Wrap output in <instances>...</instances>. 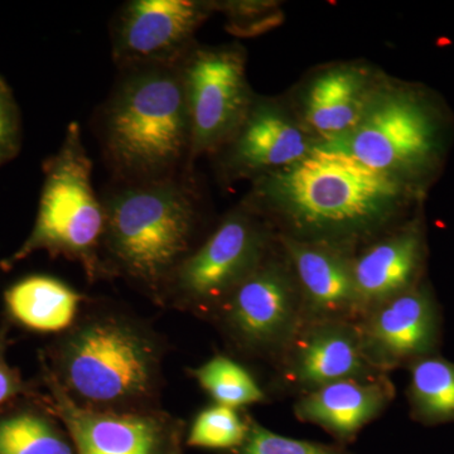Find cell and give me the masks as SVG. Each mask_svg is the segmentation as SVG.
Masks as SVG:
<instances>
[{
  "instance_id": "30bf717a",
  "label": "cell",
  "mask_w": 454,
  "mask_h": 454,
  "mask_svg": "<svg viewBox=\"0 0 454 454\" xmlns=\"http://www.w3.org/2000/svg\"><path fill=\"white\" fill-rule=\"evenodd\" d=\"M44 404L56 415L76 454H184L186 423L160 409L134 413L94 411L73 400L42 373Z\"/></svg>"
},
{
  "instance_id": "6da1fadb",
  "label": "cell",
  "mask_w": 454,
  "mask_h": 454,
  "mask_svg": "<svg viewBox=\"0 0 454 454\" xmlns=\"http://www.w3.org/2000/svg\"><path fill=\"white\" fill-rule=\"evenodd\" d=\"M419 192L351 155L317 145L300 162L256 178L247 202L277 236L356 252L403 223Z\"/></svg>"
},
{
  "instance_id": "8992f818",
  "label": "cell",
  "mask_w": 454,
  "mask_h": 454,
  "mask_svg": "<svg viewBox=\"0 0 454 454\" xmlns=\"http://www.w3.org/2000/svg\"><path fill=\"white\" fill-rule=\"evenodd\" d=\"M46 178L31 234L3 268L37 252L64 256L82 264L90 279L106 276L104 262L106 208L92 184V162L82 128L71 122L59 152L44 166Z\"/></svg>"
},
{
  "instance_id": "d6986e66",
  "label": "cell",
  "mask_w": 454,
  "mask_h": 454,
  "mask_svg": "<svg viewBox=\"0 0 454 454\" xmlns=\"http://www.w3.org/2000/svg\"><path fill=\"white\" fill-rule=\"evenodd\" d=\"M83 295L62 280L50 276H29L4 293L9 319L37 333H65L77 319Z\"/></svg>"
},
{
  "instance_id": "484cf974",
  "label": "cell",
  "mask_w": 454,
  "mask_h": 454,
  "mask_svg": "<svg viewBox=\"0 0 454 454\" xmlns=\"http://www.w3.org/2000/svg\"><path fill=\"white\" fill-rule=\"evenodd\" d=\"M8 336L7 327H0V409L16 400L31 396L35 391L23 381L20 372L9 365L7 361Z\"/></svg>"
},
{
  "instance_id": "5b68a950",
  "label": "cell",
  "mask_w": 454,
  "mask_h": 454,
  "mask_svg": "<svg viewBox=\"0 0 454 454\" xmlns=\"http://www.w3.org/2000/svg\"><path fill=\"white\" fill-rule=\"evenodd\" d=\"M450 116L427 90L382 82L348 136L318 145L422 191L447 153Z\"/></svg>"
},
{
  "instance_id": "9a60e30c",
  "label": "cell",
  "mask_w": 454,
  "mask_h": 454,
  "mask_svg": "<svg viewBox=\"0 0 454 454\" xmlns=\"http://www.w3.org/2000/svg\"><path fill=\"white\" fill-rule=\"evenodd\" d=\"M317 145L297 115L273 101L254 98L240 127L223 148V166L231 178L256 179L300 162Z\"/></svg>"
},
{
  "instance_id": "d4e9b609",
  "label": "cell",
  "mask_w": 454,
  "mask_h": 454,
  "mask_svg": "<svg viewBox=\"0 0 454 454\" xmlns=\"http://www.w3.org/2000/svg\"><path fill=\"white\" fill-rule=\"evenodd\" d=\"M20 114L7 83L0 79V166L17 154L20 148Z\"/></svg>"
},
{
  "instance_id": "7a4b0ae2",
  "label": "cell",
  "mask_w": 454,
  "mask_h": 454,
  "mask_svg": "<svg viewBox=\"0 0 454 454\" xmlns=\"http://www.w3.org/2000/svg\"><path fill=\"white\" fill-rule=\"evenodd\" d=\"M166 346L130 313L98 309L79 317L42 357V373L74 404L134 413L160 408Z\"/></svg>"
},
{
  "instance_id": "7c38bea8",
  "label": "cell",
  "mask_w": 454,
  "mask_h": 454,
  "mask_svg": "<svg viewBox=\"0 0 454 454\" xmlns=\"http://www.w3.org/2000/svg\"><path fill=\"white\" fill-rule=\"evenodd\" d=\"M370 365L381 373L406 369L415 361L439 355L443 317L426 280L366 313L357 322Z\"/></svg>"
},
{
  "instance_id": "8fae6325",
  "label": "cell",
  "mask_w": 454,
  "mask_h": 454,
  "mask_svg": "<svg viewBox=\"0 0 454 454\" xmlns=\"http://www.w3.org/2000/svg\"><path fill=\"white\" fill-rule=\"evenodd\" d=\"M271 367L268 394L294 399L333 382L382 375L364 354L357 322L349 321L301 322Z\"/></svg>"
},
{
  "instance_id": "ffe728a7",
  "label": "cell",
  "mask_w": 454,
  "mask_h": 454,
  "mask_svg": "<svg viewBox=\"0 0 454 454\" xmlns=\"http://www.w3.org/2000/svg\"><path fill=\"white\" fill-rule=\"evenodd\" d=\"M0 454H76L73 439L40 394L0 409Z\"/></svg>"
},
{
  "instance_id": "277c9868",
  "label": "cell",
  "mask_w": 454,
  "mask_h": 454,
  "mask_svg": "<svg viewBox=\"0 0 454 454\" xmlns=\"http://www.w3.org/2000/svg\"><path fill=\"white\" fill-rule=\"evenodd\" d=\"M103 143L125 184L173 177L190 160V118L179 64L130 68L104 110Z\"/></svg>"
},
{
  "instance_id": "603a6c76",
  "label": "cell",
  "mask_w": 454,
  "mask_h": 454,
  "mask_svg": "<svg viewBox=\"0 0 454 454\" xmlns=\"http://www.w3.org/2000/svg\"><path fill=\"white\" fill-rule=\"evenodd\" d=\"M252 417L245 409L214 403L195 415L186 430L184 446L220 453L235 450L247 438Z\"/></svg>"
},
{
  "instance_id": "52a82bcc",
  "label": "cell",
  "mask_w": 454,
  "mask_h": 454,
  "mask_svg": "<svg viewBox=\"0 0 454 454\" xmlns=\"http://www.w3.org/2000/svg\"><path fill=\"white\" fill-rule=\"evenodd\" d=\"M276 245V232L244 202L230 211L176 269L164 291L163 306L210 321L230 293L264 262Z\"/></svg>"
},
{
  "instance_id": "ba28073f",
  "label": "cell",
  "mask_w": 454,
  "mask_h": 454,
  "mask_svg": "<svg viewBox=\"0 0 454 454\" xmlns=\"http://www.w3.org/2000/svg\"><path fill=\"white\" fill-rule=\"evenodd\" d=\"M210 322L234 354L270 366L277 363L303 322L300 291L278 240Z\"/></svg>"
},
{
  "instance_id": "2e32d148",
  "label": "cell",
  "mask_w": 454,
  "mask_h": 454,
  "mask_svg": "<svg viewBox=\"0 0 454 454\" xmlns=\"http://www.w3.org/2000/svg\"><path fill=\"white\" fill-rule=\"evenodd\" d=\"M300 291L303 322L360 319L354 250L277 236Z\"/></svg>"
},
{
  "instance_id": "44dd1931",
  "label": "cell",
  "mask_w": 454,
  "mask_h": 454,
  "mask_svg": "<svg viewBox=\"0 0 454 454\" xmlns=\"http://www.w3.org/2000/svg\"><path fill=\"white\" fill-rule=\"evenodd\" d=\"M406 399L413 422L426 427L454 423V363L441 355L406 367Z\"/></svg>"
},
{
  "instance_id": "7402d4cb",
  "label": "cell",
  "mask_w": 454,
  "mask_h": 454,
  "mask_svg": "<svg viewBox=\"0 0 454 454\" xmlns=\"http://www.w3.org/2000/svg\"><path fill=\"white\" fill-rule=\"evenodd\" d=\"M188 372L215 404L245 409L264 404L269 400L268 390L259 384L250 370L229 355H215Z\"/></svg>"
},
{
  "instance_id": "4fadbf2b",
  "label": "cell",
  "mask_w": 454,
  "mask_h": 454,
  "mask_svg": "<svg viewBox=\"0 0 454 454\" xmlns=\"http://www.w3.org/2000/svg\"><path fill=\"white\" fill-rule=\"evenodd\" d=\"M215 5L196 0H131L113 29V55L121 67L177 65Z\"/></svg>"
},
{
  "instance_id": "3957f363",
  "label": "cell",
  "mask_w": 454,
  "mask_h": 454,
  "mask_svg": "<svg viewBox=\"0 0 454 454\" xmlns=\"http://www.w3.org/2000/svg\"><path fill=\"white\" fill-rule=\"evenodd\" d=\"M104 262L152 301L162 298L176 269L193 250L195 200L175 177L133 182L104 200Z\"/></svg>"
},
{
  "instance_id": "5bb4252c",
  "label": "cell",
  "mask_w": 454,
  "mask_h": 454,
  "mask_svg": "<svg viewBox=\"0 0 454 454\" xmlns=\"http://www.w3.org/2000/svg\"><path fill=\"white\" fill-rule=\"evenodd\" d=\"M427 256L428 245L422 216L403 221L358 247L352 258V271L360 319L385 301L420 286Z\"/></svg>"
},
{
  "instance_id": "cb8c5ba5",
  "label": "cell",
  "mask_w": 454,
  "mask_h": 454,
  "mask_svg": "<svg viewBox=\"0 0 454 454\" xmlns=\"http://www.w3.org/2000/svg\"><path fill=\"white\" fill-rule=\"evenodd\" d=\"M221 454H355L340 444L321 443L278 434L252 417L243 443Z\"/></svg>"
},
{
  "instance_id": "9c48e42d",
  "label": "cell",
  "mask_w": 454,
  "mask_h": 454,
  "mask_svg": "<svg viewBox=\"0 0 454 454\" xmlns=\"http://www.w3.org/2000/svg\"><path fill=\"white\" fill-rule=\"evenodd\" d=\"M188 118L190 160L217 153L232 138L252 106L243 51L236 47L191 49L179 62Z\"/></svg>"
},
{
  "instance_id": "e0dca14e",
  "label": "cell",
  "mask_w": 454,
  "mask_h": 454,
  "mask_svg": "<svg viewBox=\"0 0 454 454\" xmlns=\"http://www.w3.org/2000/svg\"><path fill=\"white\" fill-rule=\"evenodd\" d=\"M382 82L364 65L322 68L301 89L297 116L318 145L336 142L356 127Z\"/></svg>"
},
{
  "instance_id": "ac0fdd59",
  "label": "cell",
  "mask_w": 454,
  "mask_h": 454,
  "mask_svg": "<svg viewBox=\"0 0 454 454\" xmlns=\"http://www.w3.org/2000/svg\"><path fill=\"white\" fill-rule=\"evenodd\" d=\"M396 387L390 375L346 379L294 399L293 414L301 423L319 427L348 447L394 402Z\"/></svg>"
}]
</instances>
